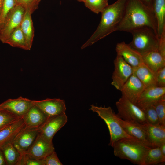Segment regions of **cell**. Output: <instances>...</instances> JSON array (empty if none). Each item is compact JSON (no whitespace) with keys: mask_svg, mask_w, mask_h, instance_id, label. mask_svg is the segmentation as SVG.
I'll return each mask as SVG.
<instances>
[{"mask_svg":"<svg viewBox=\"0 0 165 165\" xmlns=\"http://www.w3.org/2000/svg\"><path fill=\"white\" fill-rule=\"evenodd\" d=\"M143 27L150 28L157 34L156 22L152 9L141 0H127L122 20L116 31L130 32Z\"/></svg>","mask_w":165,"mask_h":165,"instance_id":"cell-1","label":"cell"},{"mask_svg":"<svg viewBox=\"0 0 165 165\" xmlns=\"http://www.w3.org/2000/svg\"><path fill=\"white\" fill-rule=\"evenodd\" d=\"M127 0H117L108 5L101 12V17L96 29L81 47L83 49L116 31L121 23Z\"/></svg>","mask_w":165,"mask_h":165,"instance_id":"cell-2","label":"cell"},{"mask_svg":"<svg viewBox=\"0 0 165 165\" xmlns=\"http://www.w3.org/2000/svg\"><path fill=\"white\" fill-rule=\"evenodd\" d=\"M112 147L116 156L139 165H143L146 154L151 148L136 139L127 138L117 140Z\"/></svg>","mask_w":165,"mask_h":165,"instance_id":"cell-3","label":"cell"},{"mask_svg":"<svg viewBox=\"0 0 165 165\" xmlns=\"http://www.w3.org/2000/svg\"><path fill=\"white\" fill-rule=\"evenodd\" d=\"M130 33L132 39L128 45L142 56L151 51H158L160 38L152 28L141 27Z\"/></svg>","mask_w":165,"mask_h":165,"instance_id":"cell-4","label":"cell"},{"mask_svg":"<svg viewBox=\"0 0 165 165\" xmlns=\"http://www.w3.org/2000/svg\"><path fill=\"white\" fill-rule=\"evenodd\" d=\"M90 110L97 113L106 123L110 135L109 145L112 147L116 141L122 138H134L124 130L117 119V114L110 107H98L92 105Z\"/></svg>","mask_w":165,"mask_h":165,"instance_id":"cell-5","label":"cell"},{"mask_svg":"<svg viewBox=\"0 0 165 165\" xmlns=\"http://www.w3.org/2000/svg\"><path fill=\"white\" fill-rule=\"evenodd\" d=\"M117 115L122 119L140 124L147 123L143 111L122 96L116 102Z\"/></svg>","mask_w":165,"mask_h":165,"instance_id":"cell-6","label":"cell"},{"mask_svg":"<svg viewBox=\"0 0 165 165\" xmlns=\"http://www.w3.org/2000/svg\"><path fill=\"white\" fill-rule=\"evenodd\" d=\"M25 11L24 7L18 4L12 10L0 31V40L2 43H4L12 32L20 26Z\"/></svg>","mask_w":165,"mask_h":165,"instance_id":"cell-7","label":"cell"},{"mask_svg":"<svg viewBox=\"0 0 165 165\" xmlns=\"http://www.w3.org/2000/svg\"><path fill=\"white\" fill-rule=\"evenodd\" d=\"M114 69L112 73L111 84L121 90L123 86L133 73L132 67L121 56L117 54L114 60Z\"/></svg>","mask_w":165,"mask_h":165,"instance_id":"cell-8","label":"cell"},{"mask_svg":"<svg viewBox=\"0 0 165 165\" xmlns=\"http://www.w3.org/2000/svg\"><path fill=\"white\" fill-rule=\"evenodd\" d=\"M67 121L68 118L65 112L57 116L48 117L39 127V134L45 140L52 143L54 135L64 126Z\"/></svg>","mask_w":165,"mask_h":165,"instance_id":"cell-9","label":"cell"},{"mask_svg":"<svg viewBox=\"0 0 165 165\" xmlns=\"http://www.w3.org/2000/svg\"><path fill=\"white\" fill-rule=\"evenodd\" d=\"M54 151L53 143L45 140L38 134L29 148L23 154L31 159L41 160Z\"/></svg>","mask_w":165,"mask_h":165,"instance_id":"cell-10","label":"cell"},{"mask_svg":"<svg viewBox=\"0 0 165 165\" xmlns=\"http://www.w3.org/2000/svg\"><path fill=\"white\" fill-rule=\"evenodd\" d=\"M146 88L138 77L132 73L120 91L122 96L136 105L139 97Z\"/></svg>","mask_w":165,"mask_h":165,"instance_id":"cell-11","label":"cell"},{"mask_svg":"<svg viewBox=\"0 0 165 165\" xmlns=\"http://www.w3.org/2000/svg\"><path fill=\"white\" fill-rule=\"evenodd\" d=\"M39 128L25 127L16 136L12 144L22 154L29 148L39 133Z\"/></svg>","mask_w":165,"mask_h":165,"instance_id":"cell-12","label":"cell"},{"mask_svg":"<svg viewBox=\"0 0 165 165\" xmlns=\"http://www.w3.org/2000/svg\"><path fill=\"white\" fill-rule=\"evenodd\" d=\"M34 105L41 110L48 117L57 116L65 112L64 100L59 98L34 100Z\"/></svg>","mask_w":165,"mask_h":165,"instance_id":"cell-13","label":"cell"},{"mask_svg":"<svg viewBox=\"0 0 165 165\" xmlns=\"http://www.w3.org/2000/svg\"><path fill=\"white\" fill-rule=\"evenodd\" d=\"M163 100H165V87H150L144 90L136 105L142 110L157 101Z\"/></svg>","mask_w":165,"mask_h":165,"instance_id":"cell-14","label":"cell"},{"mask_svg":"<svg viewBox=\"0 0 165 165\" xmlns=\"http://www.w3.org/2000/svg\"><path fill=\"white\" fill-rule=\"evenodd\" d=\"M34 105V100L20 96L17 98L7 100L0 104V107L22 117Z\"/></svg>","mask_w":165,"mask_h":165,"instance_id":"cell-15","label":"cell"},{"mask_svg":"<svg viewBox=\"0 0 165 165\" xmlns=\"http://www.w3.org/2000/svg\"><path fill=\"white\" fill-rule=\"evenodd\" d=\"M25 127L22 117L0 130V148L12 143L18 134Z\"/></svg>","mask_w":165,"mask_h":165,"instance_id":"cell-16","label":"cell"},{"mask_svg":"<svg viewBox=\"0 0 165 165\" xmlns=\"http://www.w3.org/2000/svg\"><path fill=\"white\" fill-rule=\"evenodd\" d=\"M141 125L145 131L147 141L152 147L159 146L165 143V125L147 123Z\"/></svg>","mask_w":165,"mask_h":165,"instance_id":"cell-17","label":"cell"},{"mask_svg":"<svg viewBox=\"0 0 165 165\" xmlns=\"http://www.w3.org/2000/svg\"><path fill=\"white\" fill-rule=\"evenodd\" d=\"M116 50L117 54L122 57L132 67L138 66L144 63L142 55L125 42L118 43Z\"/></svg>","mask_w":165,"mask_h":165,"instance_id":"cell-18","label":"cell"},{"mask_svg":"<svg viewBox=\"0 0 165 165\" xmlns=\"http://www.w3.org/2000/svg\"><path fill=\"white\" fill-rule=\"evenodd\" d=\"M117 116L119 123L128 134L152 147L147 141L145 131L141 124L124 120Z\"/></svg>","mask_w":165,"mask_h":165,"instance_id":"cell-19","label":"cell"},{"mask_svg":"<svg viewBox=\"0 0 165 165\" xmlns=\"http://www.w3.org/2000/svg\"><path fill=\"white\" fill-rule=\"evenodd\" d=\"M22 117L25 127L30 128H39L48 118L41 110L34 105Z\"/></svg>","mask_w":165,"mask_h":165,"instance_id":"cell-20","label":"cell"},{"mask_svg":"<svg viewBox=\"0 0 165 165\" xmlns=\"http://www.w3.org/2000/svg\"><path fill=\"white\" fill-rule=\"evenodd\" d=\"M133 73L144 84L146 88L157 86L155 73L144 63L132 67Z\"/></svg>","mask_w":165,"mask_h":165,"instance_id":"cell-21","label":"cell"},{"mask_svg":"<svg viewBox=\"0 0 165 165\" xmlns=\"http://www.w3.org/2000/svg\"><path fill=\"white\" fill-rule=\"evenodd\" d=\"M151 9L156 18L160 38L165 30V0H152Z\"/></svg>","mask_w":165,"mask_h":165,"instance_id":"cell-22","label":"cell"},{"mask_svg":"<svg viewBox=\"0 0 165 165\" xmlns=\"http://www.w3.org/2000/svg\"><path fill=\"white\" fill-rule=\"evenodd\" d=\"M32 13L30 10L26 9L20 25L29 50L31 49L34 36V28L31 16Z\"/></svg>","mask_w":165,"mask_h":165,"instance_id":"cell-23","label":"cell"},{"mask_svg":"<svg viewBox=\"0 0 165 165\" xmlns=\"http://www.w3.org/2000/svg\"><path fill=\"white\" fill-rule=\"evenodd\" d=\"M142 56L143 63L155 73L165 66V58L158 51H151Z\"/></svg>","mask_w":165,"mask_h":165,"instance_id":"cell-24","label":"cell"},{"mask_svg":"<svg viewBox=\"0 0 165 165\" xmlns=\"http://www.w3.org/2000/svg\"><path fill=\"white\" fill-rule=\"evenodd\" d=\"M4 43L8 44L13 47L29 50L20 26L12 32Z\"/></svg>","mask_w":165,"mask_h":165,"instance_id":"cell-25","label":"cell"},{"mask_svg":"<svg viewBox=\"0 0 165 165\" xmlns=\"http://www.w3.org/2000/svg\"><path fill=\"white\" fill-rule=\"evenodd\" d=\"M0 148L3 154L6 164L17 165L20 158L21 154L13 144H7Z\"/></svg>","mask_w":165,"mask_h":165,"instance_id":"cell-26","label":"cell"},{"mask_svg":"<svg viewBox=\"0 0 165 165\" xmlns=\"http://www.w3.org/2000/svg\"><path fill=\"white\" fill-rule=\"evenodd\" d=\"M165 161V156L162 154L159 146L150 148L145 156L143 165L157 164Z\"/></svg>","mask_w":165,"mask_h":165,"instance_id":"cell-27","label":"cell"},{"mask_svg":"<svg viewBox=\"0 0 165 165\" xmlns=\"http://www.w3.org/2000/svg\"><path fill=\"white\" fill-rule=\"evenodd\" d=\"M21 117L0 107V130Z\"/></svg>","mask_w":165,"mask_h":165,"instance_id":"cell-28","label":"cell"},{"mask_svg":"<svg viewBox=\"0 0 165 165\" xmlns=\"http://www.w3.org/2000/svg\"><path fill=\"white\" fill-rule=\"evenodd\" d=\"M108 0H85L83 2L86 7L92 11L98 14L108 5Z\"/></svg>","mask_w":165,"mask_h":165,"instance_id":"cell-29","label":"cell"},{"mask_svg":"<svg viewBox=\"0 0 165 165\" xmlns=\"http://www.w3.org/2000/svg\"><path fill=\"white\" fill-rule=\"evenodd\" d=\"M16 4V0H4L0 16V31L3 28L8 15Z\"/></svg>","mask_w":165,"mask_h":165,"instance_id":"cell-30","label":"cell"},{"mask_svg":"<svg viewBox=\"0 0 165 165\" xmlns=\"http://www.w3.org/2000/svg\"><path fill=\"white\" fill-rule=\"evenodd\" d=\"M142 110L147 123L152 125L160 124L157 114L153 105L148 106Z\"/></svg>","mask_w":165,"mask_h":165,"instance_id":"cell-31","label":"cell"},{"mask_svg":"<svg viewBox=\"0 0 165 165\" xmlns=\"http://www.w3.org/2000/svg\"><path fill=\"white\" fill-rule=\"evenodd\" d=\"M152 105L157 114L159 124L165 126V100L157 101Z\"/></svg>","mask_w":165,"mask_h":165,"instance_id":"cell-32","label":"cell"},{"mask_svg":"<svg viewBox=\"0 0 165 165\" xmlns=\"http://www.w3.org/2000/svg\"><path fill=\"white\" fill-rule=\"evenodd\" d=\"M43 165H62L54 151L42 159Z\"/></svg>","mask_w":165,"mask_h":165,"instance_id":"cell-33","label":"cell"},{"mask_svg":"<svg viewBox=\"0 0 165 165\" xmlns=\"http://www.w3.org/2000/svg\"><path fill=\"white\" fill-rule=\"evenodd\" d=\"M17 165H43L42 160H35L29 158L24 154H21Z\"/></svg>","mask_w":165,"mask_h":165,"instance_id":"cell-34","label":"cell"},{"mask_svg":"<svg viewBox=\"0 0 165 165\" xmlns=\"http://www.w3.org/2000/svg\"><path fill=\"white\" fill-rule=\"evenodd\" d=\"M17 4L21 5L26 9L30 10L33 13L35 10L39 0H16Z\"/></svg>","mask_w":165,"mask_h":165,"instance_id":"cell-35","label":"cell"},{"mask_svg":"<svg viewBox=\"0 0 165 165\" xmlns=\"http://www.w3.org/2000/svg\"><path fill=\"white\" fill-rule=\"evenodd\" d=\"M155 77L157 86L165 87V66L155 73Z\"/></svg>","mask_w":165,"mask_h":165,"instance_id":"cell-36","label":"cell"},{"mask_svg":"<svg viewBox=\"0 0 165 165\" xmlns=\"http://www.w3.org/2000/svg\"><path fill=\"white\" fill-rule=\"evenodd\" d=\"M158 51L165 58V30L163 31L160 37Z\"/></svg>","mask_w":165,"mask_h":165,"instance_id":"cell-37","label":"cell"},{"mask_svg":"<svg viewBox=\"0 0 165 165\" xmlns=\"http://www.w3.org/2000/svg\"><path fill=\"white\" fill-rule=\"evenodd\" d=\"M7 165L6 163L3 152L0 148V165Z\"/></svg>","mask_w":165,"mask_h":165,"instance_id":"cell-38","label":"cell"},{"mask_svg":"<svg viewBox=\"0 0 165 165\" xmlns=\"http://www.w3.org/2000/svg\"><path fill=\"white\" fill-rule=\"evenodd\" d=\"M145 5L151 9V6L152 0H141Z\"/></svg>","mask_w":165,"mask_h":165,"instance_id":"cell-39","label":"cell"},{"mask_svg":"<svg viewBox=\"0 0 165 165\" xmlns=\"http://www.w3.org/2000/svg\"><path fill=\"white\" fill-rule=\"evenodd\" d=\"M159 147L162 155L165 156V143L161 145Z\"/></svg>","mask_w":165,"mask_h":165,"instance_id":"cell-40","label":"cell"},{"mask_svg":"<svg viewBox=\"0 0 165 165\" xmlns=\"http://www.w3.org/2000/svg\"><path fill=\"white\" fill-rule=\"evenodd\" d=\"M4 0H0V16L1 13Z\"/></svg>","mask_w":165,"mask_h":165,"instance_id":"cell-41","label":"cell"},{"mask_svg":"<svg viewBox=\"0 0 165 165\" xmlns=\"http://www.w3.org/2000/svg\"><path fill=\"white\" fill-rule=\"evenodd\" d=\"M79 2H84L85 0H76Z\"/></svg>","mask_w":165,"mask_h":165,"instance_id":"cell-42","label":"cell"}]
</instances>
